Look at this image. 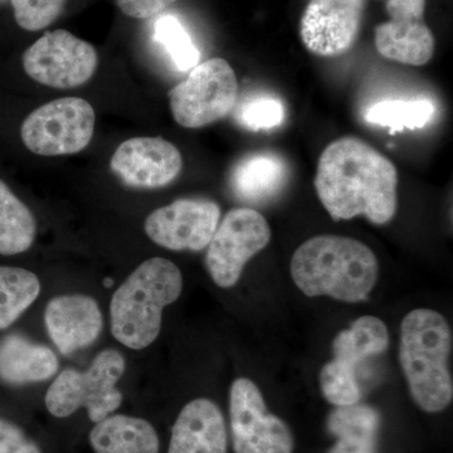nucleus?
Segmentation results:
<instances>
[{
  "label": "nucleus",
  "instance_id": "23",
  "mask_svg": "<svg viewBox=\"0 0 453 453\" xmlns=\"http://www.w3.org/2000/svg\"><path fill=\"white\" fill-rule=\"evenodd\" d=\"M38 277L25 268L0 266V330L7 329L40 296Z\"/></svg>",
  "mask_w": 453,
  "mask_h": 453
},
{
  "label": "nucleus",
  "instance_id": "22",
  "mask_svg": "<svg viewBox=\"0 0 453 453\" xmlns=\"http://www.w3.org/2000/svg\"><path fill=\"white\" fill-rule=\"evenodd\" d=\"M35 237V217L0 179V255L26 252Z\"/></svg>",
  "mask_w": 453,
  "mask_h": 453
},
{
  "label": "nucleus",
  "instance_id": "1",
  "mask_svg": "<svg viewBox=\"0 0 453 453\" xmlns=\"http://www.w3.org/2000/svg\"><path fill=\"white\" fill-rule=\"evenodd\" d=\"M395 164L362 139L347 136L325 149L315 177L316 193L334 220L365 216L387 225L398 207Z\"/></svg>",
  "mask_w": 453,
  "mask_h": 453
},
{
  "label": "nucleus",
  "instance_id": "27",
  "mask_svg": "<svg viewBox=\"0 0 453 453\" xmlns=\"http://www.w3.org/2000/svg\"><path fill=\"white\" fill-rule=\"evenodd\" d=\"M285 107L279 98L255 96L244 101L237 113V120L251 131L271 130L285 121Z\"/></svg>",
  "mask_w": 453,
  "mask_h": 453
},
{
  "label": "nucleus",
  "instance_id": "17",
  "mask_svg": "<svg viewBox=\"0 0 453 453\" xmlns=\"http://www.w3.org/2000/svg\"><path fill=\"white\" fill-rule=\"evenodd\" d=\"M58 357L44 345L20 335L0 340V380L12 386L50 380L58 371Z\"/></svg>",
  "mask_w": 453,
  "mask_h": 453
},
{
  "label": "nucleus",
  "instance_id": "14",
  "mask_svg": "<svg viewBox=\"0 0 453 453\" xmlns=\"http://www.w3.org/2000/svg\"><path fill=\"white\" fill-rule=\"evenodd\" d=\"M111 170L125 186H168L183 169L177 146L162 138H134L122 142L111 157Z\"/></svg>",
  "mask_w": 453,
  "mask_h": 453
},
{
  "label": "nucleus",
  "instance_id": "31",
  "mask_svg": "<svg viewBox=\"0 0 453 453\" xmlns=\"http://www.w3.org/2000/svg\"><path fill=\"white\" fill-rule=\"evenodd\" d=\"M111 283H112L111 280H110V279L105 280L106 288H110V286H111Z\"/></svg>",
  "mask_w": 453,
  "mask_h": 453
},
{
  "label": "nucleus",
  "instance_id": "19",
  "mask_svg": "<svg viewBox=\"0 0 453 453\" xmlns=\"http://www.w3.org/2000/svg\"><path fill=\"white\" fill-rule=\"evenodd\" d=\"M89 442L96 453H159V438L153 426L121 414L96 423Z\"/></svg>",
  "mask_w": 453,
  "mask_h": 453
},
{
  "label": "nucleus",
  "instance_id": "6",
  "mask_svg": "<svg viewBox=\"0 0 453 453\" xmlns=\"http://www.w3.org/2000/svg\"><path fill=\"white\" fill-rule=\"evenodd\" d=\"M237 95L234 68L226 59L211 58L196 65L168 96L174 120L187 129H198L228 115L237 104Z\"/></svg>",
  "mask_w": 453,
  "mask_h": 453
},
{
  "label": "nucleus",
  "instance_id": "8",
  "mask_svg": "<svg viewBox=\"0 0 453 453\" xmlns=\"http://www.w3.org/2000/svg\"><path fill=\"white\" fill-rule=\"evenodd\" d=\"M271 228L259 211L234 208L226 214L208 244L205 266L219 288L240 281L247 262L270 243Z\"/></svg>",
  "mask_w": 453,
  "mask_h": 453
},
{
  "label": "nucleus",
  "instance_id": "7",
  "mask_svg": "<svg viewBox=\"0 0 453 453\" xmlns=\"http://www.w3.org/2000/svg\"><path fill=\"white\" fill-rule=\"evenodd\" d=\"M94 107L80 97L50 101L29 113L20 136L28 150L42 157L80 153L91 142Z\"/></svg>",
  "mask_w": 453,
  "mask_h": 453
},
{
  "label": "nucleus",
  "instance_id": "24",
  "mask_svg": "<svg viewBox=\"0 0 453 453\" xmlns=\"http://www.w3.org/2000/svg\"><path fill=\"white\" fill-rule=\"evenodd\" d=\"M434 106L428 100H384L369 107L365 120L388 127L390 133L422 129L431 121Z\"/></svg>",
  "mask_w": 453,
  "mask_h": 453
},
{
  "label": "nucleus",
  "instance_id": "28",
  "mask_svg": "<svg viewBox=\"0 0 453 453\" xmlns=\"http://www.w3.org/2000/svg\"><path fill=\"white\" fill-rule=\"evenodd\" d=\"M20 28L38 32L47 28L64 11L65 0H11Z\"/></svg>",
  "mask_w": 453,
  "mask_h": 453
},
{
  "label": "nucleus",
  "instance_id": "12",
  "mask_svg": "<svg viewBox=\"0 0 453 453\" xmlns=\"http://www.w3.org/2000/svg\"><path fill=\"white\" fill-rule=\"evenodd\" d=\"M426 0H388L390 20L375 27V47L390 61L428 64L436 49L434 33L423 19Z\"/></svg>",
  "mask_w": 453,
  "mask_h": 453
},
{
  "label": "nucleus",
  "instance_id": "16",
  "mask_svg": "<svg viewBox=\"0 0 453 453\" xmlns=\"http://www.w3.org/2000/svg\"><path fill=\"white\" fill-rule=\"evenodd\" d=\"M168 453H226L225 418L210 399L189 402L179 413Z\"/></svg>",
  "mask_w": 453,
  "mask_h": 453
},
{
  "label": "nucleus",
  "instance_id": "3",
  "mask_svg": "<svg viewBox=\"0 0 453 453\" xmlns=\"http://www.w3.org/2000/svg\"><path fill=\"white\" fill-rule=\"evenodd\" d=\"M452 345L451 327L436 310H412L402 320L399 360L414 403L425 412H442L451 404Z\"/></svg>",
  "mask_w": 453,
  "mask_h": 453
},
{
  "label": "nucleus",
  "instance_id": "15",
  "mask_svg": "<svg viewBox=\"0 0 453 453\" xmlns=\"http://www.w3.org/2000/svg\"><path fill=\"white\" fill-rule=\"evenodd\" d=\"M44 323L50 339L64 356L96 342L103 330L97 301L88 295H62L50 301Z\"/></svg>",
  "mask_w": 453,
  "mask_h": 453
},
{
  "label": "nucleus",
  "instance_id": "26",
  "mask_svg": "<svg viewBox=\"0 0 453 453\" xmlns=\"http://www.w3.org/2000/svg\"><path fill=\"white\" fill-rule=\"evenodd\" d=\"M321 392L329 403L336 407H348L359 403L362 399L357 371L340 360L326 363L319 375Z\"/></svg>",
  "mask_w": 453,
  "mask_h": 453
},
{
  "label": "nucleus",
  "instance_id": "29",
  "mask_svg": "<svg viewBox=\"0 0 453 453\" xmlns=\"http://www.w3.org/2000/svg\"><path fill=\"white\" fill-rule=\"evenodd\" d=\"M0 453H42L14 423L0 418Z\"/></svg>",
  "mask_w": 453,
  "mask_h": 453
},
{
  "label": "nucleus",
  "instance_id": "9",
  "mask_svg": "<svg viewBox=\"0 0 453 453\" xmlns=\"http://www.w3.org/2000/svg\"><path fill=\"white\" fill-rule=\"evenodd\" d=\"M97 64L94 46L65 29L47 32L23 55L26 73L53 88L85 85L94 76Z\"/></svg>",
  "mask_w": 453,
  "mask_h": 453
},
{
  "label": "nucleus",
  "instance_id": "5",
  "mask_svg": "<svg viewBox=\"0 0 453 453\" xmlns=\"http://www.w3.org/2000/svg\"><path fill=\"white\" fill-rule=\"evenodd\" d=\"M125 368L124 357L118 350L107 349L95 357L86 371L65 369L47 390V410L52 416L65 418L85 407L92 422L104 421L122 403L116 384Z\"/></svg>",
  "mask_w": 453,
  "mask_h": 453
},
{
  "label": "nucleus",
  "instance_id": "32",
  "mask_svg": "<svg viewBox=\"0 0 453 453\" xmlns=\"http://www.w3.org/2000/svg\"><path fill=\"white\" fill-rule=\"evenodd\" d=\"M11 2V0H0V5L5 4V3Z\"/></svg>",
  "mask_w": 453,
  "mask_h": 453
},
{
  "label": "nucleus",
  "instance_id": "25",
  "mask_svg": "<svg viewBox=\"0 0 453 453\" xmlns=\"http://www.w3.org/2000/svg\"><path fill=\"white\" fill-rule=\"evenodd\" d=\"M154 40L162 44L180 73L199 65L201 53L180 20L172 14L157 18L154 26Z\"/></svg>",
  "mask_w": 453,
  "mask_h": 453
},
{
  "label": "nucleus",
  "instance_id": "11",
  "mask_svg": "<svg viewBox=\"0 0 453 453\" xmlns=\"http://www.w3.org/2000/svg\"><path fill=\"white\" fill-rule=\"evenodd\" d=\"M220 208L205 199H178L149 214L145 234L164 249L198 252L207 249L219 225Z\"/></svg>",
  "mask_w": 453,
  "mask_h": 453
},
{
  "label": "nucleus",
  "instance_id": "21",
  "mask_svg": "<svg viewBox=\"0 0 453 453\" xmlns=\"http://www.w3.org/2000/svg\"><path fill=\"white\" fill-rule=\"evenodd\" d=\"M388 345L389 333L384 321L375 316H362L334 339V359L357 371L366 360L383 354Z\"/></svg>",
  "mask_w": 453,
  "mask_h": 453
},
{
  "label": "nucleus",
  "instance_id": "30",
  "mask_svg": "<svg viewBox=\"0 0 453 453\" xmlns=\"http://www.w3.org/2000/svg\"><path fill=\"white\" fill-rule=\"evenodd\" d=\"M177 0H116L122 13L135 19L159 16Z\"/></svg>",
  "mask_w": 453,
  "mask_h": 453
},
{
  "label": "nucleus",
  "instance_id": "4",
  "mask_svg": "<svg viewBox=\"0 0 453 453\" xmlns=\"http://www.w3.org/2000/svg\"><path fill=\"white\" fill-rule=\"evenodd\" d=\"M183 275L165 258L146 259L115 291L110 305L113 338L133 350L153 344L163 311L179 299Z\"/></svg>",
  "mask_w": 453,
  "mask_h": 453
},
{
  "label": "nucleus",
  "instance_id": "18",
  "mask_svg": "<svg viewBox=\"0 0 453 453\" xmlns=\"http://www.w3.org/2000/svg\"><path fill=\"white\" fill-rule=\"evenodd\" d=\"M288 177L285 159L279 154L264 151L247 155L235 164L231 187L235 196L257 204L275 198L285 187Z\"/></svg>",
  "mask_w": 453,
  "mask_h": 453
},
{
  "label": "nucleus",
  "instance_id": "20",
  "mask_svg": "<svg viewBox=\"0 0 453 453\" xmlns=\"http://www.w3.org/2000/svg\"><path fill=\"white\" fill-rule=\"evenodd\" d=\"M380 413L365 404L338 407L327 419V428L338 438L329 453H377Z\"/></svg>",
  "mask_w": 453,
  "mask_h": 453
},
{
  "label": "nucleus",
  "instance_id": "10",
  "mask_svg": "<svg viewBox=\"0 0 453 453\" xmlns=\"http://www.w3.org/2000/svg\"><path fill=\"white\" fill-rule=\"evenodd\" d=\"M229 417L235 453L294 452L290 428L267 412L261 390L249 378H238L232 383Z\"/></svg>",
  "mask_w": 453,
  "mask_h": 453
},
{
  "label": "nucleus",
  "instance_id": "13",
  "mask_svg": "<svg viewBox=\"0 0 453 453\" xmlns=\"http://www.w3.org/2000/svg\"><path fill=\"white\" fill-rule=\"evenodd\" d=\"M365 0H310L301 18V40L318 56L342 55L362 25Z\"/></svg>",
  "mask_w": 453,
  "mask_h": 453
},
{
  "label": "nucleus",
  "instance_id": "2",
  "mask_svg": "<svg viewBox=\"0 0 453 453\" xmlns=\"http://www.w3.org/2000/svg\"><path fill=\"white\" fill-rule=\"evenodd\" d=\"M291 277L308 297L342 303L368 299L380 277V262L366 244L342 235L321 234L305 241L292 256Z\"/></svg>",
  "mask_w": 453,
  "mask_h": 453
}]
</instances>
